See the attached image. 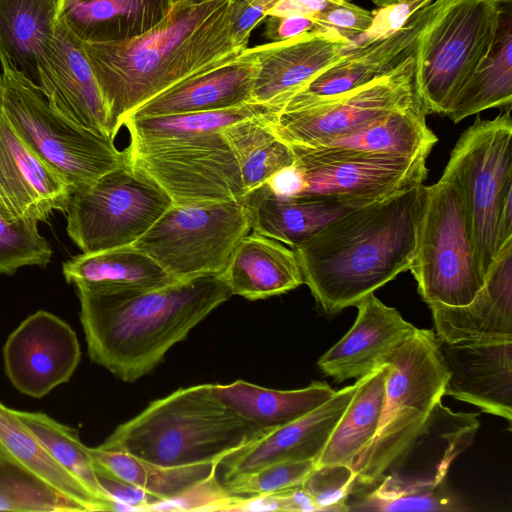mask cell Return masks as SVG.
Instances as JSON below:
<instances>
[{"label": "cell", "instance_id": "1", "mask_svg": "<svg viewBox=\"0 0 512 512\" xmlns=\"http://www.w3.org/2000/svg\"><path fill=\"white\" fill-rule=\"evenodd\" d=\"M233 4L234 0H176L160 23L138 37L82 42L108 110L113 139L143 104L245 50L233 36Z\"/></svg>", "mask_w": 512, "mask_h": 512}, {"label": "cell", "instance_id": "2", "mask_svg": "<svg viewBox=\"0 0 512 512\" xmlns=\"http://www.w3.org/2000/svg\"><path fill=\"white\" fill-rule=\"evenodd\" d=\"M75 287L91 361L128 383L149 374L175 344L233 296L221 274L143 291Z\"/></svg>", "mask_w": 512, "mask_h": 512}, {"label": "cell", "instance_id": "3", "mask_svg": "<svg viewBox=\"0 0 512 512\" xmlns=\"http://www.w3.org/2000/svg\"><path fill=\"white\" fill-rule=\"evenodd\" d=\"M423 186L351 210L292 248L324 313L356 306L408 270Z\"/></svg>", "mask_w": 512, "mask_h": 512}, {"label": "cell", "instance_id": "4", "mask_svg": "<svg viewBox=\"0 0 512 512\" xmlns=\"http://www.w3.org/2000/svg\"><path fill=\"white\" fill-rule=\"evenodd\" d=\"M211 386L179 388L152 401L98 447L164 467L220 465L267 431L223 404Z\"/></svg>", "mask_w": 512, "mask_h": 512}, {"label": "cell", "instance_id": "5", "mask_svg": "<svg viewBox=\"0 0 512 512\" xmlns=\"http://www.w3.org/2000/svg\"><path fill=\"white\" fill-rule=\"evenodd\" d=\"M383 363L388 364L383 415L375 438L351 466L355 478L349 495L382 480L444 396L448 371L432 330L417 329Z\"/></svg>", "mask_w": 512, "mask_h": 512}, {"label": "cell", "instance_id": "6", "mask_svg": "<svg viewBox=\"0 0 512 512\" xmlns=\"http://www.w3.org/2000/svg\"><path fill=\"white\" fill-rule=\"evenodd\" d=\"M511 0H434L419 35L414 81L428 114L446 107L489 54L503 4Z\"/></svg>", "mask_w": 512, "mask_h": 512}, {"label": "cell", "instance_id": "7", "mask_svg": "<svg viewBox=\"0 0 512 512\" xmlns=\"http://www.w3.org/2000/svg\"><path fill=\"white\" fill-rule=\"evenodd\" d=\"M0 114L72 193L129 165L126 151L118 150L112 138L66 119L50 106L40 87L4 72L0 75Z\"/></svg>", "mask_w": 512, "mask_h": 512}, {"label": "cell", "instance_id": "8", "mask_svg": "<svg viewBox=\"0 0 512 512\" xmlns=\"http://www.w3.org/2000/svg\"><path fill=\"white\" fill-rule=\"evenodd\" d=\"M408 270L427 305H467L484 283L461 193L445 173L436 183L423 186Z\"/></svg>", "mask_w": 512, "mask_h": 512}, {"label": "cell", "instance_id": "9", "mask_svg": "<svg viewBox=\"0 0 512 512\" xmlns=\"http://www.w3.org/2000/svg\"><path fill=\"white\" fill-rule=\"evenodd\" d=\"M511 106L493 119L477 117L456 142L443 171L463 200L481 274L501 249L499 220L512 199Z\"/></svg>", "mask_w": 512, "mask_h": 512}, {"label": "cell", "instance_id": "10", "mask_svg": "<svg viewBox=\"0 0 512 512\" xmlns=\"http://www.w3.org/2000/svg\"><path fill=\"white\" fill-rule=\"evenodd\" d=\"M129 166L155 182L173 205L241 201L238 163L221 131L160 140H129Z\"/></svg>", "mask_w": 512, "mask_h": 512}, {"label": "cell", "instance_id": "11", "mask_svg": "<svg viewBox=\"0 0 512 512\" xmlns=\"http://www.w3.org/2000/svg\"><path fill=\"white\" fill-rule=\"evenodd\" d=\"M251 230L243 201L171 205L133 245L179 281L222 274Z\"/></svg>", "mask_w": 512, "mask_h": 512}, {"label": "cell", "instance_id": "12", "mask_svg": "<svg viewBox=\"0 0 512 512\" xmlns=\"http://www.w3.org/2000/svg\"><path fill=\"white\" fill-rule=\"evenodd\" d=\"M170 197L129 165L72 193L66 231L82 253L133 244L171 207Z\"/></svg>", "mask_w": 512, "mask_h": 512}, {"label": "cell", "instance_id": "13", "mask_svg": "<svg viewBox=\"0 0 512 512\" xmlns=\"http://www.w3.org/2000/svg\"><path fill=\"white\" fill-rule=\"evenodd\" d=\"M292 150L299 179L292 197L329 198L361 207L422 185L428 173L425 157Z\"/></svg>", "mask_w": 512, "mask_h": 512}, {"label": "cell", "instance_id": "14", "mask_svg": "<svg viewBox=\"0 0 512 512\" xmlns=\"http://www.w3.org/2000/svg\"><path fill=\"white\" fill-rule=\"evenodd\" d=\"M419 103L411 57L366 85L307 108L277 113L270 127L290 147H308Z\"/></svg>", "mask_w": 512, "mask_h": 512}, {"label": "cell", "instance_id": "15", "mask_svg": "<svg viewBox=\"0 0 512 512\" xmlns=\"http://www.w3.org/2000/svg\"><path fill=\"white\" fill-rule=\"evenodd\" d=\"M431 2L409 14L402 24L357 43L332 65L295 91L280 112L307 108L366 85L414 56Z\"/></svg>", "mask_w": 512, "mask_h": 512}, {"label": "cell", "instance_id": "16", "mask_svg": "<svg viewBox=\"0 0 512 512\" xmlns=\"http://www.w3.org/2000/svg\"><path fill=\"white\" fill-rule=\"evenodd\" d=\"M3 360L11 384L20 393L39 399L70 380L80 363L81 349L67 322L39 310L9 334Z\"/></svg>", "mask_w": 512, "mask_h": 512}, {"label": "cell", "instance_id": "17", "mask_svg": "<svg viewBox=\"0 0 512 512\" xmlns=\"http://www.w3.org/2000/svg\"><path fill=\"white\" fill-rule=\"evenodd\" d=\"M37 64L39 87L56 112L113 139L108 110L83 43L61 21L39 52Z\"/></svg>", "mask_w": 512, "mask_h": 512}, {"label": "cell", "instance_id": "18", "mask_svg": "<svg viewBox=\"0 0 512 512\" xmlns=\"http://www.w3.org/2000/svg\"><path fill=\"white\" fill-rule=\"evenodd\" d=\"M356 44L332 29H315L289 40L250 48L258 61L254 102L280 111L295 91Z\"/></svg>", "mask_w": 512, "mask_h": 512}, {"label": "cell", "instance_id": "19", "mask_svg": "<svg viewBox=\"0 0 512 512\" xmlns=\"http://www.w3.org/2000/svg\"><path fill=\"white\" fill-rule=\"evenodd\" d=\"M71 195L0 114V217L46 221L53 211L66 212Z\"/></svg>", "mask_w": 512, "mask_h": 512}, {"label": "cell", "instance_id": "20", "mask_svg": "<svg viewBox=\"0 0 512 512\" xmlns=\"http://www.w3.org/2000/svg\"><path fill=\"white\" fill-rule=\"evenodd\" d=\"M444 395L512 421V341L445 343Z\"/></svg>", "mask_w": 512, "mask_h": 512}, {"label": "cell", "instance_id": "21", "mask_svg": "<svg viewBox=\"0 0 512 512\" xmlns=\"http://www.w3.org/2000/svg\"><path fill=\"white\" fill-rule=\"evenodd\" d=\"M428 306L441 342L512 341V239L491 262L470 303Z\"/></svg>", "mask_w": 512, "mask_h": 512}, {"label": "cell", "instance_id": "22", "mask_svg": "<svg viewBox=\"0 0 512 512\" xmlns=\"http://www.w3.org/2000/svg\"><path fill=\"white\" fill-rule=\"evenodd\" d=\"M355 388L356 383L336 391L318 408L267 431L226 457L221 462L225 466L224 481L276 462L314 460L316 463Z\"/></svg>", "mask_w": 512, "mask_h": 512}, {"label": "cell", "instance_id": "23", "mask_svg": "<svg viewBox=\"0 0 512 512\" xmlns=\"http://www.w3.org/2000/svg\"><path fill=\"white\" fill-rule=\"evenodd\" d=\"M355 307L358 313L351 329L318 360L319 369L338 383L359 379L382 365L418 329L374 293Z\"/></svg>", "mask_w": 512, "mask_h": 512}, {"label": "cell", "instance_id": "24", "mask_svg": "<svg viewBox=\"0 0 512 512\" xmlns=\"http://www.w3.org/2000/svg\"><path fill=\"white\" fill-rule=\"evenodd\" d=\"M477 416V413H455L438 402L382 480L406 486L445 483L452 462L473 442L480 426Z\"/></svg>", "mask_w": 512, "mask_h": 512}, {"label": "cell", "instance_id": "25", "mask_svg": "<svg viewBox=\"0 0 512 512\" xmlns=\"http://www.w3.org/2000/svg\"><path fill=\"white\" fill-rule=\"evenodd\" d=\"M257 72L258 61L247 47L234 60L174 85L143 104L130 116L214 111L254 102L253 89Z\"/></svg>", "mask_w": 512, "mask_h": 512}, {"label": "cell", "instance_id": "26", "mask_svg": "<svg viewBox=\"0 0 512 512\" xmlns=\"http://www.w3.org/2000/svg\"><path fill=\"white\" fill-rule=\"evenodd\" d=\"M176 0H58L57 20L83 43L120 42L160 23Z\"/></svg>", "mask_w": 512, "mask_h": 512}, {"label": "cell", "instance_id": "27", "mask_svg": "<svg viewBox=\"0 0 512 512\" xmlns=\"http://www.w3.org/2000/svg\"><path fill=\"white\" fill-rule=\"evenodd\" d=\"M221 275L232 295L249 300L280 295L304 283L294 250L255 231L240 239Z\"/></svg>", "mask_w": 512, "mask_h": 512}, {"label": "cell", "instance_id": "28", "mask_svg": "<svg viewBox=\"0 0 512 512\" xmlns=\"http://www.w3.org/2000/svg\"><path fill=\"white\" fill-rule=\"evenodd\" d=\"M251 230L292 248L358 207L329 198L282 197L263 184L242 199ZM365 206V205H364Z\"/></svg>", "mask_w": 512, "mask_h": 512}, {"label": "cell", "instance_id": "29", "mask_svg": "<svg viewBox=\"0 0 512 512\" xmlns=\"http://www.w3.org/2000/svg\"><path fill=\"white\" fill-rule=\"evenodd\" d=\"M421 103L391 112L349 133L308 147L325 153L395 154L427 158L437 142ZM298 148V147H292Z\"/></svg>", "mask_w": 512, "mask_h": 512}, {"label": "cell", "instance_id": "30", "mask_svg": "<svg viewBox=\"0 0 512 512\" xmlns=\"http://www.w3.org/2000/svg\"><path fill=\"white\" fill-rule=\"evenodd\" d=\"M67 283L104 292L143 291L178 282L133 244L76 255L62 265Z\"/></svg>", "mask_w": 512, "mask_h": 512}, {"label": "cell", "instance_id": "31", "mask_svg": "<svg viewBox=\"0 0 512 512\" xmlns=\"http://www.w3.org/2000/svg\"><path fill=\"white\" fill-rule=\"evenodd\" d=\"M58 0H0L2 72L39 87L37 59L53 36Z\"/></svg>", "mask_w": 512, "mask_h": 512}, {"label": "cell", "instance_id": "32", "mask_svg": "<svg viewBox=\"0 0 512 512\" xmlns=\"http://www.w3.org/2000/svg\"><path fill=\"white\" fill-rule=\"evenodd\" d=\"M211 391L232 411L265 431L308 414L336 392L327 383L319 381L301 389L276 390L243 380L212 384Z\"/></svg>", "mask_w": 512, "mask_h": 512}, {"label": "cell", "instance_id": "33", "mask_svg": "<svg viewBox=\"0 0 512 512\" xmlns=\"http://www.w3.org/2000/svg\"><path fill=\"white\" fill-rule=\"evenodd\" d=\"M388 364L359 378L353 396L335 425L315 467L352 466L375 438L385 404Z\"/></svg>", "mask_w": 512, "mask_h": 512}, {"label": "cell", "instance_id": "34", "mask_svg": "<svg viewBox=\"0 0 512 512\" xmlns=\"http://www.w3.org/2000/svg\"><path fill=\"white\" fill-rule=\"evenodd\" d=\"M512 102V0L503 4L493 46L444 114L453 122Z\"/></svg>", "mask_w": 512, "mask_h": 512}, {"label": "cell", "instance_id": "35", "mask_svg": "<svg viewBox=\"0 0 512 512\" xmlns=\"http://www.w3.org/2000/svg\"><path fill=\"white\" fill-rule=\"evenodd\" d=\"M0 453L83 506L86 511H113L49 454L11 409L0 402Z\"/></svg>", "mask_w": 512, "mask_h": 512}, {"label": "cell", "instance_id": "36", "mask_svg": "<svg viewBox=\"0 0 512 512\" xmlns=\"http://www.w3.org/2000/svg\"><path fill=\"white\" fill-rule=\"evenodd\" d=\"M275 115L242 120L221 130L238 163L245 195L294 164L292 148L270 127Z\"/></svg>", "mask_w": 512, "mask_h": 512}, {"label": "cell", "instance_id": "37", "mask_svg": "<svg viewBox=\"0 0 512 512\" xmlns=\"http://www.w3.org/2000/svg\"><path fill=\"white\" fill-rule=\"evenodd\" d=\"M94 466L134 484L162 502L180 498L216 474L218 464L164 467L122 451L88 447Z\"/></svg>", "mask_w": 512, "mask_h": 512}, {"label": "cell", "instance_id": "38", "mask_svg": "<svg viewBox=\"0 0 512 512\" xmlns=\"http://www.w3.org/2000/svg\"><path fill=\"white\" fill-rule=\"evenodd\" d=\"M278 112L279 109L275 106L249 102L214 111L163 116H130L124 121L123 126L128 130L129 140H160L221 131L242 120Z\"/></svg>", "mask_w": 512, "mask_h": 512}, {"label": "cell", "instance_id": "39", "mask_svg": "<svg viewBox=\"0 0 512 512\" xmlns=\"http://www.w3.org/2000/svg\"><path fill=\"white\" fill-rule=\"evenodd\" d=\"M15 413L55 461L74 475L93 496L110 504L114 511L115 502L100 486L88 447L82 443L75 428L42 412L15 409Z\"/></svg>", "mask_w": 512, "mask_h": 512}, {"label": "cell", "instance_id": "40", "mask_svg": "<svg viewBox=\"0 0 512 512\" xmlns=\"http://www.w3.org/2000/svg\"><path fill=\"white\" fill-rule=\"evenodd\" d=\"M0 511H86L50 484L0 453Z\"/></svg>", "mask_w": 512, "mask_h": 512}, {"label": "cell", "instance_id": "41", "mask_svg": "<svg viewBox=\"0 0 512 512\" xmlns=\"http://www.w3.org/2000/svg\"><path fill=\"white\" fill-rule=\"evenodd\" d=\"M349 497H353V500H347V511L468 510L449 492L445 483L437 486H406L382 480L372 489Z\"/></svg>", "mask_w": 512, "mask_h": 512}, {"label": "cell", "instance_id": "42", "mask_svg": "<svg viewBox=\"0 0 512 512\" xmlns=\"http://www.w3.org/2000/svg\"><path fill=\"white\" fill-rule=\"evenodd\" d=\"M52 248L38 231V221L9 222L0 217V274L12 275L23 266L46 267Z\"/></svg>", "mask_w": 512, "mask_h": 512}, {"label": "cell", "instance_id": "43", "mask_svg": "<svg viewBox=\"0 0 512 512\" xmlns=\"http://www.w3.org/2000/svg\"><path fill=\"white\" fill-rule=\"evenodd\" d=\"M314 468V460L276 462L232 477L222 484L232 495H268L301 486Z\"/></svg>", "mask_w": 512, "mask_h": 512}, {"label": "cell", "instance_id": "44", "mask_svg": "<svg viewBox=\"0 0 512 512\" xmlns=\"http://www.w3.org/2000/svg\"><path fill=\"white\" fill-rule=\"evenodd\" d=\"M355 474L350 466L325 465L315 467L301 487L314 502L317 511H347Z\"/></svg>", "mask_w": 512, "mask_h": 512}, {"label": "cell", "instance_id": "45", "mask_svg": "<svg viewBox=\"0 0 512 512\" xmlns=\"http://www.w3.org/2000/svg\"><path fill=\"white\" fill-rule=\"evenodd\" d=\"M314 18L316 29H332L343 38L355 41L373 29L377 11H369L352 2L336 1Z\"/></svg>", "mask_w": 512, "mask_h": 512}, {"label": "cell", "instance_id": "46", "mask_svg": "<svg viewBox=\"0 0 512 512\" xmlns=\"http://www.w3.org/2000/svg\"><path fill=\"white\" fill-rule=\"evenodd\" d=\"M98 482L105 494L115 503L124 505L127 511L152 510L160 499L144 489L121 480L94 466Z\"/></svg>", "mask_w": 512, "mask_h": 512}, {"label": "cell", "instance_id": "47", "mask_svg": "<svg viewBox=\"0 0 512 512\" xmlns=\"http://www.w3.org/2000/svg\"><path fill=\"white\" fill-rule=\"evenodd\" d=\"M278 0H234L232 31L236 43L246 49L252 31L267 18Z\"/></svg>", "mask_w": 512, "mask_h": 512}, {"label": "cell", "instance_id": "48", "mask_svg": "<svg viewBox=\"0 0 512 512\" xmlns=\"http://www.w3.org/2000/svg\"><path fill=\"white\" fill-rule=\"evenodd\" d=\"M315 29L316 20L314 16L298 14L269 16L266 21L265 35L270 42H280Z\"/></svg>", "mask_w": 512, "mask_h": 512}, {"label": "cell", "instance_id": "49", "mask_svg": "<svg viewBox=\"0 0 512 512\" xmlns=\"http://www.w3.org/2000/svg\"><path fill=\"white\" fill-rule=\"evenodd\" d=\"M336 1L339 0H278L267 17L292 14L315 16Z\"/></svg>", "mask_w": 512, "mask_h": 512}, {"label": "cell", "instance_id": "50", "mask_svg": "<svg viewBox=\"0 0 512 512\" xmlns=\"http://www.w3.org/2000/svg\"><path fill=\"white\" fill-rule=\"evenodd\" d=\"M376 7L385 8L398 4H407V5H426L432 0H370Z\"/></svg>", "mask_w": 512, "mask_h": 512}, {"label": "cell", "instance_id": "51", "mask_svg": "<svg viewBox=\"0 0 512 512\" xmlns=\"http://www.w3.org/2000/svg\"><path fill=\"white\" fill-rule=\"evenodd\" d=\"M339 1H347V2H352V0H339Z\"/></svg>", "mask_w": 512, "mask_h": 512}, {"label": "cell", "instance_id": "52", "mask_svg": "<svg viewBox=\"0 0 512 512\" xmlns=\"http://www.w3.org/2000/svg\"><path fill=\"white\" fill-rule=\"evenodd\" d=\"M194 1L199 2V1H203V0H194Z\"/></svg>", "mask_w": 512, "mask_h": 512}]
</instances>
